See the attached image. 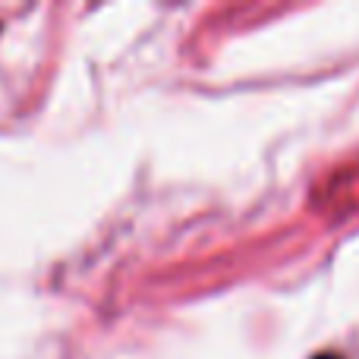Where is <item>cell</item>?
I'll list each match as a JSON object with an SVG mask.
<instances>
[{
	"instance_id": "1",
	"label": "cell",
	"mask_w": 359,
	"mask_h": 359,
	"mask_svg": "<svg viewBox=\"0 0 359 359\" xmlns=\"http://www.w3.org/2000/svg\"><path fill=\"white\" fill-rule=\"evenodd\" d=\"M312 359H344V356H337V353H318V356H312Z\"/></svg>"
}]
</instances>
